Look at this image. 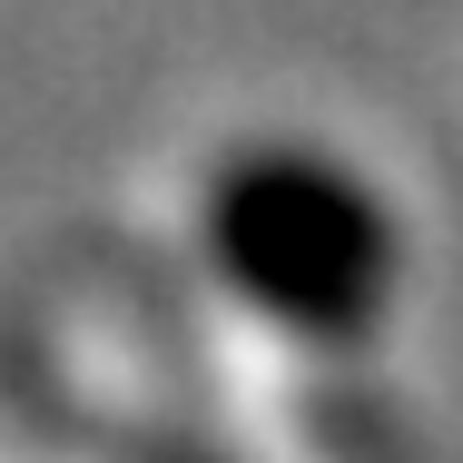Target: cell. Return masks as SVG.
<instances>
[{"label": "cell", "instance_id": "obj_1", "mask_svg": "<svg viewBox=\"0 0 463 463\" xmlns=\"http://www.w3.org/2000/svg\"><path fill=\"white\" fill-rule=\"evenodd\" d=\"M197 257L286 345L355 355L384 335V316L404 296V217L326 138L267 128V138H237V148L207 158Z\"/></svg>", "mask_w": 463, "mask_h": 463}]
</instances>
